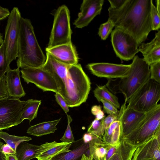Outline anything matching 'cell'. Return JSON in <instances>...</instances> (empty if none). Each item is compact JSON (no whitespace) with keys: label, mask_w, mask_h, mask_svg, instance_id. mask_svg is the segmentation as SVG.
Segmentation results:
<instances>
[{"label":"cell","mask_w":160,"mask_h":160,"mask_svg":"<svg viewBox=\"0 0 160 160\" xmlns=\"http://www.w3.org/2000/svg\"><path fill=\"white\" fill-rule=\"evenodd\" d=\"M25 102L10 96L0 99V131L22 122L21 117Z\"/></svg>","instance_id":"10"},{"label":"cell","mask_w":160,"mask_h":160,"mask_svg":"<svg viewBox=\"0 0 160 160\" xmlns=\"http://www.w3.org/2000/svg\"><path fill=\"white\" fill-rule=\"evenodd\" d=\"M160 15L152 2L151 7L150 17L152 30H158L160 28Z\"/></svg>","instance_id":"31"},{"label":"cell","mask_w":160,"mask_h":160,"mask_svg":"<svg viewBox=\"0 0 160 160\" xmlns=\"http://www.w3.org/2000/svg\"><path fill=\"white\" fill-rule=\"evenodd\" d=\"M70 12L63 5L56 10L47 48L72 42Z\"/></svg>","instance_id":"7"},{"label":"cell","mask_w":160,"mask_h":160,"mask_svg":"<svg viewBox=\"0 0 160 160\" xmlns=\"http://www.w3.org/2000/svg\"><path fill=\"white\" fill-rule=\"evenodd\" d=\"M116 120H118V115L113 114H109L101 120L102 139L105 131L113 122Z\"/></svg>","instance_id":"35"},{"label":"cell","mask_w":160,"mask_h":160,"mask_svg":"<svg viewBox=\"0 0 160 160\" xmlns=\"http://www.w3.org/2000/svg\"><path fill=\"white\" fill-rule=\"evenodd\" d=\"M118 145L117 146H112L111 147V148L108 151V152L106 155L105 157L106 160H108L112 156L113 154L115 152L117 148Z\"/></svg>","instance_id":"43"},{"label":"cell","mask_w":160,"mask_h":160,"mask_svg":"<svg viewBox=\"0 0 160 160\" xmlns=\"http://www.w3.org/2000/svg\"><path fill=\"white\" fill-rule=\"evenodd\" d=\"M19 68L12 69L10 68L6 72V81L7 90L9 96L19 99L25 95L21 84Z\"/></svg>","instance_id":"19"},{"label":"cell","mask_w":160,"mask_h":160,"mask_svg":"<svg viewBox=\"0 0 160 160\" xmlns=\"http://www.w3.org/2000/svg\"><path fill=\"white\" fill-rule=\"evenodd\" d=\"M73 143L57 142L54 146L36 158L38 160H51L60 153L69 151V148Z\"/></svg>","instance_id":"26"},{"label":"cell","mask_w":160,"mask_h":160,"mask_svg":"<svg viewBox=\"0 0 160 160\" xmlns=\"http://www.w3.org/2000/svg\"><path fill=\"white\" fill-rule=\"evenodd\" d=\"M152 0H127L116 9H108L109 19L115 28L132 36L138 45L143 42L152 30L150 17Z\"/></svg>","instance_id":"2"},{"label":"cell","mask_w":160,"mask_h":160,"mask_svg":"<svg viewBox=\"0 0 160 160\" xmlns=\"http://www.w3.org/2000/svg\"><path fill=\"white\" fill-rule=\"evenodd\" d=\"M91 112L95 116V119L98 120H101L105 117L104 113L100 106L95 105L92 106Z\"/></svg>","instance_id":"38"},{"label":"cell","mask_w":160,"mask_h":160,"mask_svg":"<svg viewBox=\"0 0 160 160\" xmlns=\"http://www.w3.org/2000/svg\"><path fill=\"white\" fill-rule=\"evenodd\" d=\"M22 17L17 7H14L8 17L3 40L6 58L10 64L18 57Z\"/></svg>","instance_id":"8"},{"label":"cell","mask_w":160,"mask_h":160,"mask_svg":"<svg viewBox=\"0 0 160 160\" xmlns=\"http://www.w3.org/2000/svg\"><path fill=\"white\" fill-rule=\"evenodd\" d=\"M67 115L68 118L67 127L63 135L60 140L62 142L73 143L74 142V138L70 126V123L72 121V119L70 115L67 114Z\"/></svg>","instance_id":"33"},{"label":"cell","mask_w":160,"mask_h":160,"mask_svg":"<svg viewBox=\"0 0 160 160\" xmlns=\"http://www.w3.org/2000/svg\"><path fill=\"white\" fill-rule=\"evenodd\" d=\"M130 64H116L106 62L88 64L87 68L94 75L108 79L122 78L127 76Z\"/></svg>","instance_id":"12"},{"label":"cell","mask_w":160,"mask_h":160,"mask_svg":"<svg viewBox=\"0 0 160 160\" xmlns=\"http://www.w3.org/2000/svg\"><path fill=\"white\" fill-rule=\"evenodd\" d=\"M61 118L52 121L43 122L29 127L27 133L34 136L41 137L54 133L57 128V125Z\"/></svg>","instance_id":"20"},{"label":"cell","mask_w":160,"mask_h":160,"mask_svg":"<svg viewBox=\"0 0 160 160\" xmlns=\"http://www.w3.org/2000/svg\"><path fill=\"white\" fill-rule=\"evenodd\" d=\"M57 142L55 141L46 142L40 145L32 144L26 142H21L17 147L15 155L17 160H30L40 155L49 149Z\"/></svg>","instance_id":"17"},{"label":"cell","mask_w":160,"mask_h":160,"mask_svg":"<svg viewBox=\"0 0 160 160\" xmlns=\"http://www.w3.org/2000/svg\"><path fill=\"white\" fill-rule=\"evenodd\" d=\"M156 9L158 12V13L160 14V0H157L156 1Z\"/></svg>","instance_id":"47"},{"label":"cell","mask_w":160,"mask_h":160,"mask_svg":"<svg viewBox=\"0 0 160 160\" xmlns=\"http://www.w3.org/2000/svg\"><path fill=\"white\" fill-rule=\"evenodd\" d=\"M121 136V122L119 120H116L105 131L102 140L112 146H116L119 143Z\"/></svg>","instance_id":"21"},{"label":"cell","mask_w":160,"mask_h":160,"mask_svg":"<svg viewBox=\"0 0 160 160\" xmlns=\"http://www.w3.org/2000/svg\"><path fill=\"white\" fill-rule=\"evenodd\" d=\"M139 52L142 54L143 60L149 66L160 61V30L155 33L154 38L150 42L142 43L138 47Z\"/></svg>","instance_id":"18"},{"label":"cell","mask_w":160,"mask_h":160,"mask_svg":"<svg viewBox=\"0 0 160 160\" xmlns=\"http://www.w3.org/2000/svg\"><path fill=\"white\" fill-rule=\"evenodd\" d=\"M10 64L7 62L5 53L3 42L0 46V79L10 68Z\"/></svg>","instance_id":"30"},{"label":"cell","mask_w":160,"mask_h":160,"mask_svg":"<svg viewBox=\"0 0 160 160\" xmlns=\"http://www.w3.org/2000/svg\"><path fill=\"white\" fill-rule=\"evenodd\" d=\"M56 101L67 114L69 112V107L62 96L58 93H56L54 95Z\"/></svg>","instance_id":"39"},{"label":"cell","mask_w":160,"mask_h":160,"mask_svg":"<svg viewBox=\"0 0 160 160\" xmlns=\"http://www.w3.org/2000/svg\"><path fill=\"white\" fill-rule=\"evenodd\" d=\"M138 147L128 143L121 138L115 152L108 160H132Z\"/></svg>","instance_id":"22"},{"label":"cell","mask_w":160,"mask_h":160,"mask_svg":"<svg viewBox=\"0 0 160 160\" xmlns=\"http://www.w3.org/2000/svg\"><path fill=\"white\" fill-rule=\"evenodd\" d=\"M103 0H83L80 12L73 24L76 28H82L87 26L93 19L101 12Z\"/></svg>","instance_id":"13"},{"label":"cell","mask_w":160,"mask_h":160,"mask_svg":"<svg viewBox=\"0 0 160 160\" xmlns=\"http://www.w3.org/2000/svg\"><path fill=\"white\" fill-rule=\"evenodd\" d=\"M3 37L1 33H0V46L3 43Z\"/></svg>","instance_id":"48"},{"label":"cell","mask_w":160,"mask_h":160,"mask_svg":"<svg viewBox=\"0 0 160 160\" xmlns=\"http://www.w3.org/2000/svg\"><path fill=\"white\" fill-rule=\"evenodd\" d=\"M93 158L92 156L91 155H89V156H88L85 155V154H83L81 160H93Z\"/></svg>","instance_id":"46"},{"label":"cell","mask_w":160,"mask_h":160,"mask_svg":"<svg viewBox=\"0 0 160 160\" xmlns=\"http://www.w3.org/2000/svg\"><path fill=\"white\" fill-rule=\"evenodd\" d=\"M9 96L6 86L5 75L0 79V99L8 98Z\"/></svg>","instance_id":"37"},{"label":"cell","mask_w":160,"mask_h":160,"mask_svg":"<svg viewBox=\"0 0 160 160\" xmlns=\"http://www.w3.org/2000/svg\"><path fill=\"white\" fill-rule=\"evenodd\" d=\"M17 64L18 68L42 67L46 60L30 19L21 17Z\"/></svg>","instance_id":"3"},{"label":"cell","mask_w":160,"mask_h":160,"mask_svg":"<svg viewBox=\"0 0 160 160\" xmlns=\"http://www.w3.org/2000/svg\"><path fill=\"white\" fill-rule=\"evenodd\" d=\"M90 155L94 160H102L112 146L100 138H96L89 143Z\"/></svg>","instance_id":"23"},{"label":"cell","mask_w":160,"mask_h":160,"mask_svg":"<svg viewBox=\"0 0 160 160\" xmlns=\"http://www.w3.org/2000/svg\"><path fill=\"white\" fill-rule=\"evenodd\" d=\"M160 99V84L150 78L128 100L127 108L143 112L149 111Z\"/></svg>","instance_id":"6"},{"label":"cell","mask_w":160,"mask_h":160,"mask_svg":"<svg viewBox=\"0 0 160 160\" xmlns=\"http://www.w3.org/2000/svg\"><path fill=\"white\" fill-rule=\"evenodd\" d=\"M3 144L0 140V160H7L6 155L2 151L1 148Z\"/></svg>","instance_id":"44"},{"label":"cell","mask_w":160,"mask_h":160,"mask_svg":"<svg viewBox=\"0 0 160 160\" xmlns=\"http://www.w3.org/2000/svg\"><path fill=\"white\" fill-rule=\"evenodd\" d=\"M46 52L60 62L67 65L78 64V58L72 43L46 48Z\"/></svg>","instance_id":"16"},{"label":"cell","mask_w":160,"mask_h":160,"mask_svg":"<svg viewBox=\"0 0 160 160\" xmlns=\"http://www.w3.org/2000/svg\"><path fill=\"white\" fill-rule=\"evenodd\" d=\"M150 78L149 65L143 59L136 55L132 59L127 76L120 78L113 87L114 93H122L125 102Z\"/></svg>","instance_id":"4"},{"label":"cell","mask_w":160,"mask_h":160,"mask_svg":"<svg viewBox=\"0 0 160 160\" xmlns=\"http://www.w3.org/2000/svg\"><path fill=\"white\" fill-rule=\"evenodd\" d=\"M0 138L4 140L6 143L15 151L21 142L29 141L32 139L31 137L27 136L19 137L10 135L6 132L2 131H0Z\"/></svg>","instance_id":"28"},{"label":"cell","mask_w":160,"mask_h":160,"mask_svg":"<svg viewBox=\"0 0 160 160\" xmlns=\"http://www.w3.org/2000/svg\"><path fill=\"white\" fill-rule=\"evenodd\" d=\"M41 103V100L30 99L25 101L21 117L22 121L24 119H28L30 122L36 118L39 106Z\"/></svg>","instance_id":"24"},{"label":"cell","mask_w":160,"mask_h":160,"mask_svg":"<svg viewBox=\"0 0 160 160\" xmlns=\"http://www.w3.org/2000/svg\"><path fill=\"white\" fill-rule=\"evenodd\" d=\"M2 152L5 155L7 154H15L16 152L9 145L3 144L2 147Z\"/></svg>","instance_id":"40"},{"label":"cell","mask_w":160,"mask_h":160,"mask_svg":"<svg viewBox=\"0 0 160 160\" xmlns=\"http://www.w3.org/2000/svg\"><path fill=\"white\" fill-rule=\"evenodd\" d=\"M156 160L155 159H153V158H151V159H145V160Z\"/></svg>","instance_id":"49"},{"label":"cell","mask_w":160,"mask_h":160,"mask_svg":"<svg viewBox=\"0 0 160 160\" xmlns=\"http://www.w3.org/2000/svg\"><path fill=\"white\" fill-rule=\"evenodd\" d=\"M10 13V12L8 8L0 5V21L8 17Z\"/></svg>","instance_id":"41"},{"label":"cell","mask_w":160,"mask_h":160,"mask_svg":"<svg viewBox=\"0 0 160 160\" xmlns=\"http://www.w3.org/2000/svg\"><path fill=\"white\" fill-rule=\"evenodd\" d=\"M7 160H17L16 156L15 154H6Z\"/></svg>","instance_id":"45"},{"label":"cell","mask_w":160,"mask_h":160,"mask_svg":"<svg viewBox=\"0 0 160 160\" xmlns=\"http://www.w3.org/2000/svg\"><path fill=\"white\" fill-rule=\"evenodd\" d=\"M101 124V120H99L95 118L88 128L87 132L92 133L102 139Z\"/></svg>","instance_id":"32"},{"label":"cell","mask_w":160,"mask_h":160,"mask_svg":"<svg viewBox=\"0 0 160 160\" xmlns=\"http://www.w3.org/2000/svg\"><path fill=\"white\" fill-rule=\"evenodd\" d=\"M126 103L122 105L118 115L121 124V138L132 132L144 117L146 113L127 108Z\"/></svg>","instance_id":"14"},{"label":"cell","mask_w":160,"mask_h":160,"mask_svg":"<svg viewBox=\"0 0 160 160\" xmlns=\"http://www.w3.org/2000/svg\"><path fill=\"white\" fill-rule=\"evenodd\" d=\"M21 77L28 83L34 84L43 92L58 93L56 82L51 74L41 68H24L20 70Z\"/></svg>","instance_id":"11"},{"label":"cell","mask_w":160,"mask_h":160,"mask_svg":"<svg viewBox=\"0 0 160 160\" xmlns=\"http://www.w3.org/2000/svg\"><path fill=\"white\" fill-rule=\"evenodd\" d=\"M149 67L150 78L160 84V61L152 63Z\"/></svg>","instance_id":"34"},{"label":"cell","mask_w":160,"mask_h":160,"mask_svg":"<svg viewBox=\"0 0 160 160\" xmlns=\"http://www.w3.org/2000/svg\"><path fill=\"white\" fill-rule=\"evenodd\" d=\"M151 158L160 160V129L152 137L138 147L132 160Z\"/></svg>","instance_id":"15"},{"label":"cell","mask_w":160,"mask_h":160,"mask_svg":"<svg viewBox=\"0 0 160 160\" xmlns=\"http://www.w3.org/2000/svg\"><path fill=\"white\" fill-rule=\"evenodd\" d=\"M93 93L98 102L103 99L110 103L117 108H120L118 98L109 90L106 85L98 86L93 91Z\"/></svg>","instance_id":"27"},{"label":"cell","mask_w":160,"mask_h":160,"mask_svg":"<svg viewBox=\"0 0 160 160\" xmlns=\"http://www.w3.org/2000/svg\"><path fill=\"white\" fill-rule=\"evenodd\" d=\"M97 138L92 133L87 132L83 135L82 139L85 143H88L93 139Z\"/></svg>","instance_id":"42"},{"label":"cell","mask_w":160,"mask_h":160,"mask_svg":"<svg viewBox=\"0 0 160 160\" xmlns=\"http://www.w3.org/2000/svg\"><path fill=\"white\" fill-rule=\"evenodd\" d=\"M111 42L114 51L117 57L121 60L133 59L139 52L138 45L132 36L117 28L112 31Z\"/></svg>","instance_id":"9"},{"label":"cell","mask_w":160,"mask_h":160,"mask_svg":"<svg viewBox=\"0 0 160 160\" xmlns=\"http://www.w3.org/2000/svg\"><path fill=\"white\" fill-rule=\"evenodd\" d=\"M101 102L103 104V107L105 112L108 114H113L118 115L119 111L117 108L113 105L103 99H101L100 102Z\"/></svg>","instance_id":"36"},{"label":"cell","mask_w":160,"mask_h":160,"mask_svg":"<svg viewBox=\"0 0 160 160\" xmlns=\"http://www.w3.org/2000/svg\"><path fill=\"white\" fill-rule=\"evenodd\" d=\"M114 25L109 19L105 22L101 24L99 28L98 34L101 39L105 40L107 39L112 31Z\"/></svg>","instance_id":"29"},{"label":"cell","mask_w":160,"mask_h":160,"mask_svg":"<svg viewBox=\"0 0 160 160\" xmlns=\"http://www.w3.org/2000/svg\"><path fill=\"white\" fill-rule=\"evenodd\" d=\"M46 60L41 67L52 76L59 90L69 107L79 106L86 101L91 82L79 64L67 65L46 52Z\"/></svg>","instance_id":"1"},{"label":"cell","mask_w":160,"mask_h":160,"mask_svg":"<svg viewBox=\"0 0 160 160\" xmlns=\"http://www.w3.org/2000/svg\"><path fill=\"white\" fill-rule=\"evenodd\" d=\"M160 125L159 104L146 113L143 119L132 132L121 138L132 145L138 147L155 134L160 129Z\"/></svg>","instance_id":"5"},{"label":"cell","mask_w":160,"mask_h":160,"mask_svg":"<svg viewBox=\"0 0 160 160\" xmlns=\"http://www.w3.org/2000/svg\"><path fill=\"white\" fill-rule=\"evenodd\" d=\"M89 148V143L83 142L73 150L58 154L51 160H81L82 155Z\"/></svg>","instance_id":"25"}]
</instances>
